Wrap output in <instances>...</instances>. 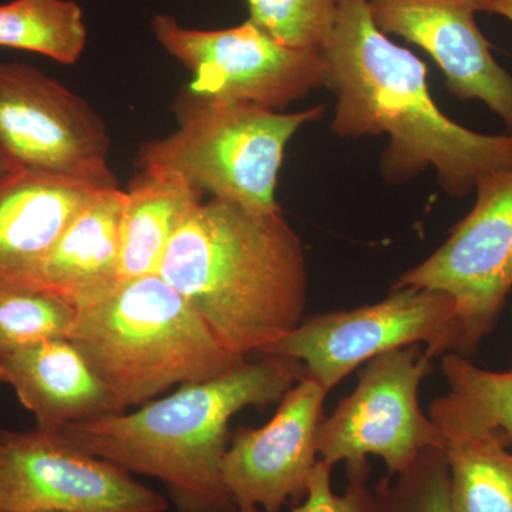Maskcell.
<instances>
[{
    "instance_id": "6da1fadb",
    "label": "cell",
    "mask_w": 512,
    "mask_h": 512,
    "mask_svg": "<svg viewBox=\"0 0 512 512\" xmlns=\"http://www.w3.org/2000/svg\"><path fill=\"white\" fill-rule=\"evenodd\" d=\"M323 86L336 96L332 131L343 138L390 137L380 168L404 183L426 170L451 197L512 167V134L476 133L448 119L427 87V67L377 28L367 0H338L335 26L320 50Z\"/></svg>"
},
{
    "instance_id": "7a4b0ae2",
    "label": "cell",
    "mask_w": 512,
    "mask_h": 512,
    "mask_svg": "<svg viewBox=\"0 0 512 512\" xmlns=\"http://www.w3.org/2000/svg\"><path fill=\"white\" fill-rule=\"evenodd\" d=\"M158 275L235 356L264 355L302 322L308 269L278 212L201 202L171 239Z\"/></svg>"
},
{
    "instance_id": "3957f363",
    "label": "cell",
    "mask_w": 512,
    "mask_h": 512,
    "mask_svg": "<svg viewBox=\"0 0 512 512\" xmlns=\"http://www.w3.org/2000/svg\"><path fill=\"white\" fill-rule=\"evenodd\" d=\"M305 367L264 355L205 382L183 384L136 412L107 414L59 430L73 446L128 473L157 478L177 512H238L222 477L232 417L279 403Z\"/></svg>"
},
{
    "instance_id": "277c9868",
    "label": "cell",
    "mask_w": 512,
    "mask_h": 512,
    "mask_svg": "<svg viewBox=\"0 0 512 512\" xmlns=\"http://www.w3.org/2000/svg\"><path fill=\"white\" fill-rule=\"evenodd\" d=\"M67 339L103 383L114 413L143 406L171 387L214 379L247 360L222 348L158 274L120 282L76 309Z\"/></svg>"
},
{
    "instance_id": "5b68a950",
    "label": "cell",
    "mask_w": 512,
    "mask_h": 512,
    "mask_svg": "<svg viewBox=\"0 0 512 512\" xmlns=\"http://www.w3.org/2000/svg\"><path fill=\"white\" fill-rule=\"evenodd\" d=\"M175 113L178 130L143 146L138 167L165 168L217 200L278 212L276 181L286 146L305 124L320 119L325 107L285 114L205 99L185 87Z\"/></svg>"
},
{
    "instance_id": "8992f818",
    "label": "cell",
    "mask_w": 512,
    "mask_h": 512,
    "mask_svg": "<svg viewBox=\"0 0 512 512\" xmlns=\"http://www.w3.org/2000/svg\"><path fill=\"white\" fill-rule=\"evenodd\" d=\"M421 343L431 359L461 355L463 323L446 293L406 286L373 305L311 316L264 355L302 363L329 393L373 357Z\"/></svg>"
},
{
    "instance_id": "52a82bcc",
    "label": "cell",
    "mask_w": 512,
    "mask_h": 512,
    "mask_svg": "<svg viewBox=\"0 0 512 512\" xmlns=\"http://www.w3.org/2000/svg\"><path fill=\"white\" fill-rule=\"evenodd\" d=\"M151 32L192 74L187 89L205 99L279 111L323 86L319 50L282 45L249 19L234 28L205 30L160 13L151 19Z\"/></svg>"
},
{
    "instance_id": "ba28073f",
    "label": "cell",
    "mask_w": 512,
    "mask_h": 512,
    "mask_svg": "<svg viewBox=\"0 0 512 512\" xmlns=\"http://www.w3.org/2000/svg\"><path fill=\"white\" fill-rule=\"evenodd\" d=\"M431 360L420 345H412L366 362L356 389L320 424V460L333 467L376 456L394 476L424 448L443 446L440 431L419 404L420 384L430 373Z\"/></svg>"
},
{
    "instance_id": "9c48e42d",
    "label": "cell",
    "mask_w": 512,
    "mask_h": 512,
    "mask_svg": "<svg viewBox=\"0 0 512 512\" xmlns=\"http://www.w3.org/2000/svg\"><path fill=\"white\" fill-rule=\"evenodd\" d=\"M0 148L19 168L117 187L96 111L28 64L0 62Z\"/></svg>"
},
{
    "instance_id": "30bf717a",
    "label": "cell",
    "mask_w": 512,
    "mask_h": 512,
    "mask_svg": "<svg viewBox=\"0 0 512 512\" xmlns=\"http://www.w3.org/2000/svg\"><path fill=\"white\" fill-rule=\"evenodd\" d=\"M473 210L429 258L393 288L433 289L456 303L463 323L461 356L477 352L512 289V167L478 181Z\"/></svg>"
},
{
    "instance_id": "8fae6325",
    "label": "cell",
    "mask_w": 512,
    "mask_h": 512,
    "mask_svg": "<svg viewBox=\"0 0 512 512\" xmlns=\"http://www.w3.org/2000/svg\"><path fill=\"white\" fill-rule=\"evenodd\" d=\"M168 501L59 431L0 429V512H165Z\"/></svg>"
},
{
    "instance_id": "7c38bea8",
    "label": "cell",
    "mask_w": 512,
    "mask_h": 512,
    "mask_svg": "<svg viewBox=\"0 0 512 512\" xmlns=\"http://www.w3.org/2000/svg\"><path fill=\"white\" fill-rule=\"evenodd\" d=\"M328 392L303 376L261 429H239L225 451L222 477L238 510L279 512L305 498L318 463V433Z\"/></svg>"
},
{
    "instance_id": "4fadbf2b",
    "label": "cell",
    "mask_w": 512,
    "mask_h": 512,
    "mask_svg": "<svg viewBox=\"0 0 512 512\" xmlns=\"http://www.w3.org/2000/svg\"><path fill=\"white\" fill-rule=\"evenodd\" d=\"M377 28L433 57L460 100H478L512 134V74L495 60L474 0H367Z\"/></svg>"
},
{
    "instance_id": "5bb4252c",
    "label": "cell",
    "mask_w": 512,
    "mask_h": 512,
    "mask_svg": "<svg viewBox=\"0 0 512 512\" xmlns=\"http://www.w3.org/2000/svg\"><path fill=\"white\" fill-rule=\"evenodd\" d=\"M99 190L28 168L0 177V286L26 288L64 229Z\"/></svg>"
},
{
    "instance_id": "9a60e30c",
    "label": "cell",
    "mask_w": 512,
    "mask_h": 512,
    "mask_svg": "<svg viewBox=\"0 0 512 512\" xmlns=\"http://www.w3.org/2000/svg\"><path fill=\"white\" fill-rule=\"evenodd\" d=\"M126 191L103 188L77 212L26 289L74 309L92 305L119 284L121 217Z\"/></svg>"
},
{
    "instance_id": "2e32d148",
    "label": "cell",
    "mask_w": 512,
    "mask_h": 512,
    "mask_svg": "<svg viewBox=\"0 0 512 512\" xmlns=\"http://www.w3.org/2000/svg\"><path fill=\"white\" fill-rule=\"evenodd\" d=\"M0 382L35 416L37 429L114 414L109 393L69 339H50L0 357Z\"/></svg>"
},
{
    "instance_id": "e0dca14e",
    "label": "cell",
    "mask_w": 512,
    "mask_h": 512,
    "mask_svg": "<svg viewBox=\"0 0 512 512\" xmlns=\"http://www.w3.org/2000/svg\"><path fill=\"white\" fill-rule=\"evenodd\" d=\"M140 170L128 185L121 217L119 284L157 274L171 239L204 202L181 175L154 165Z\"/></svg>"
},
{
    "instance_id": "ac0fdd59",
    "label": "cell",
    "mask_w": 512,
    "mask_h": 512,
    "mask_svg": "<svg viewBox=\"0 0 512 512\" xmlns=\"http://www.w3.org/2000/svg\"><path fill=\"white\" fill-rule=\"evenodd\" d=\"M443 439L456 512H512V453L500 431L430 406Z\"/></svg>"
},
{
    "instance_id": "d6986e66",
    "label": "cell",
    "mask_w": 512,
    "mask_h": 512,
    "mask_svg": "<svg viewBox=\"0 0 512 512\" xmlns=\"http://www.w3.org/2000/svg\"><path fill=\"white\" fill-rule=\"evenodd\" d=\"M86 45L83 10L74 0H13L0 5V47L70 66L79 62Z\"/></svg>"
},
{
    "instance_id": "ffe728a7",
    "label": "cell",
    "mask_w": 512,
    "mask_h": 512,
    "mask_svg": "<svg viewBox=\"0 0 512 512\" xmlns=\"http://www.w3.org/2000/svg\"><path fill=\"white\" fill-rule=\"evenodd\" d=\"M441 369L450 390L430 406L493 427L512 444V370L481 369L457 353L444 355Z\"/></svg>"
},
{
    "instance_id": "44dd1931",
    "label": "cell",
    "mask_w": 512,
    "mask_h": 512,
    "mask_svg": "<svg viewBox=\"0 0 512 512\" xmlns=\"http://www.w3.org/2000/svg\"><path fill=\"white\" fill-rule=\"evenodd\" d=\"M76 309L47 293L0 286V357L69 335Z\"/></svg>"
},
{
    "instance_id": "7402d4cb",
    "label": "cell",
    "mask_w": 512,
    "mask_h": 512,
    "mask_svg": "<svg viewBox=\"0 0 512 512\" xmlns=\"http://www.w3.org/2000/svg\"><path fill=\"white\" fill-rule=\"evenodd\" d=\"M375 512H456L451 498L450 467L443 446H431L375 490Z\"/></svg>"
},
{
    "instance_id": "603a6c76",
    "label": "cell",
    "mask_w": 512,
    "mask_h": 512,
    "mask_svg": "<svg viewBox=\"0 0 512 512\" xmlns=\"http://www.w3.org/2000/svg\"><path fill=\"white\" fill-rule=\"evenodd\" d=\"M249 20L282 45L322 50L335 26L338 0H248Z\"/></svg>"
},
{
    "instance_id": "cb8c5ba5",
    "label": "cell",
    "mask_w": 512,
    "mask_h": 512,
    "mask_svg": "<svg viewBox=\"0 0 512 512\" xmlns=\"http://www.w3.org/2000/svg\"><path fill=\"white\" fill-rule=\"evenodd\" d=\"M332 468L319 458L305 498L292 512H375V493L369 488V461L346 464L348 487L343 495L333 491Z\"/></svg>"
},
{
    "instance_id": "d4e9b609",
    "label": "cell",
    "mask_w": 512,
    "mask_h": 512,
    "mask_svg": "<svg viewBox=\"0 0 512 512\" xmlns=\"http://www.w3.org/2000/svg\"><path fill=\"white\" fill-rule=\"evenodd\" d=\"M478 12L501 16L512 23V0H474Z\"/></svg>"
},
{
    "instance_id": "484cf974",
    "label": "cell",
    "mask_w": 512,
    "mask_h": 512,
    "mask_svg": "<svg viewBox=\"0 0 512 512\" xmlns=\"http://www.w3.org/2000/svg\"><path fill=\"white\" fill-rule=\"evenodd\" d=\"M19 168L18 165L12 163V160L5 153H3L2 148H0V177L10 173V171L16 170Z\"/></svg>"
},
{
    "instance_id": "4316f807",
    "label": "cell",
    "mask_w": 512,
    "mask_h": 512,
    "mask_svg": "<svg viewBox=\"0 0 512 512\" xmlns=\"http://www.w3.org/2000/svg\"><path fill=\"white\" fill-rule=\"evenodd\" d=\"M238 512H264L262 510H259V508L251 507V508H241V510H238Z\"/></svg>"
}]
</instances>
